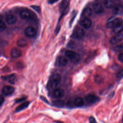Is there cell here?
<instances>
[{
	"mask_svg": "<svg viewBox=\"0 0 123 123\" xmlns=\"http://www.w3.org/2000/svg\"><path fill=\"white\" fill-rule=\"evenodd\" d=\"M61 81V76L58 74H52L49 78L48 82V87L49 89H55L59 85Z\"/></svg>",
	"mask_w": 123,
	"mask_h": 123,
	"instance_id": "obj_1",
	"label": "cell"
},
{
	"mask_svg": "<svg viewBox=\"0 0 123 123\" xmlns=\"http://www.w3.org/2000/svg\"><path fill=\"white\" fill-rule=\"evenodd\" d=\"M65 56L69 59L71 61L74 63H76L80 60V56L72 50H67L65 53Z\"/></svg>",
	"mask_w": 123,
	"mask_h": 123,
	"instance_id": "obj_2",
	"label": "cell"
},
{
	"mask_svg": "<svg viewBox=\"0 0 123 123\" xmlns=\"http://www.w3.org/2000/svg\"><path fill=\"white\" fill-rule=\"evenodd\" d=\"M20 16L24 19H31L36 17V14L30 10L27 9L22 10L20 12Z\"/></svg>",
	"mask_w": 123,
	"mask_h": 123,
	"instance_id": "obj_3",
	"label": "cell"
},
{
	"mask_svg": "<svg viewBox=\"0 0 123 123\" xmlns=\"http://www.w3.org/2000/svg\"><path fill=\"white\" fill-rule=\"evenodd\" d=\"M123 21L121 18H115L114 19L109 20L106 24V26L107 28H113L117 25L123 24Z\"/></svg>",
	"mask_w": 123,
	"mask_h": 123,
	"instance_id": "obj_4",
	"label": "cell"
},
{
	"mask_svg": "<svg viewBox=\"0 0 123 123\" xmlns=\"http://www.w3.org/2000/svg\"><path fill=\"white\" fill-rule=\"evenodd\" d=\"M69 7V1L67 0L62 1L59 6L60 11L62 14V15H64L68 12Z\"/></svg>",
	"mask_w": 123,
	"mask_h": 123,
	"instance_id": "obj_5",
	"label": "cell"
},
{
	"mask_svg": "<svg viewBox=\"0 0 123 123\" xmlns=\"http://www.w3.org/2000/svg\"><path fill=\"white\" fill-rule=\"evenodd\" d=\"M85 35V32L83 29L80 27H76L74 31L72 34V37L77 39L82 38Z\"/></svg>",
	"mask_w": 123,
	"mask_h": 123,
	"instance_id": "obj_6",
	"label": "cell"
},
{
	"mask_svg": "<svg viewBox=\"0 0 123 123\" xmlns=\"http://www.w3.org/2000/svg\"><path fill=\"white\" fill-rule=\"evenodd\" d=\"M37 32L36 29L31 26L27 27L25 30V36L29 37H35L37 34Z\"/></svg>",
	"mask_w": 123,
	"mask_h": 123,
	"instance_id": "obj_7",
	"label": "cell"
},
{
	"mask_svg": "<svg viewBox=\"0 0 123 123\" xmlns=\"http://www.w3.org/2000/svg\"><path fill=\"white\" fill-rule=\"evenodd\" d=\"M68 59L63 56H59L57 58L56 61V64L57 65L60 66H63L68 63Z\"/></svg>",
	"mask_w": 123,
	"mask_h": 123,
	"instance_id": "obj_8",
	"label": "cell"
},
{
	"mask_svg": "<svg viewBox=\"0 0 123 123\" xmlns=\"http://www.w3.org/2000/svg\"><path fill=\"white\" fill-rule=\"evenodd\" d=\"M5 21L9 25H13L17 21V18L13 14H8L5 17Z\"/></svg>",
	"mask_w": 123,
	"mask_h": 123,
	"instance_id": "obj_9",
	"label": "cell"
},
{
	"mask_svg": "<svg viewBox=\"0 0 123 123\" xmlns=\"http://www.w3.org/2000/svg\"><path fill=\"white\" fill-rule=\"evenodd\" d=\"M123 40V34H118L116 35L113 36L110 39V43L111 44H115L117 43L122 40Z\"/></svg>",
	"mask_w": 123,
	"mask_h": 123,
	"instance_id": "obj_10",
	"label": "cell"
},
{
	"mask_svg": "<svg viewBox=\"0 0 123 123\" xmlns=\"http://www.w3.org/2000/svg\"><path fill=\"white\" fill-rule=\"evenodd\" d=\"M80 25L86 29H88L92 25V21L89 18L83 19L80 22Z\"/></svg>",
	"mask_w": 123,
	"mask_h": 123,
	"instance_id": "obj_11",
	"label": "cell"
},
{
	"mask_svg": "<svg viewBox=\"0 0 123 123\" xmlns=\"http://www.w3.org/2000/svg\"><path fill=\"white\" fill-rule=\"evenodd\" d=\"M112 12L115 15L123 14V6L120 4L115 5L112 8Z\"/></svg>",
	"mask_w": 123,
	"mask_h": 123,
	"instance_id": "obj_12",
	"label": "cell"
},
{
	"mask_svg": "<svg viewBox=\"0 0 123 123\" xmlns=\"http://www.w3.org/2000/svg\"><path fill=\"white\" fill-rule=\"evenodd\" d=\"M14 88L11 86H4L2 90V93L5 96L11 95L14 91Z\"/></svg>",
	"mask_w": 123,
	"mask_h": 123,
	"instance_id": "obj_13",
	"label": "cell"
},
{
	"mask_svg": "<svg viewBox=\"0 0 123 123\" xmlns=\"http://www.w3.org/2000/svg\"><path fill=\"white\" fill-rule=\"evenodd\" d=\"M86 100L89 103L93 104L96 102L98 100V98L93 94H89L86 96Z\"/></svg>",
	"mask_w": 123,
	"mask_h": 123,
	"instance_id": "obj_14",
	"label": "cell"
},
{
	"mask_svg": "<svg viewBox=\"0 0 123 123\" xmlns=\"http://www.w3.org/2000/svg\"><path fill=\"white\" fill-rule=\"evenodd\" d=\"M1 78H2L4 80L8 81V82L11 84H14L16 81V75L14 74H12L5 76H2Z\"/></svg>",
	"mask_w": 123,
	"mask_h": 123,
	"instance_id": "obj_15",
	"label": "cell"
},
{
	"mask_svg": "<svg viewBox=\"0 0 123 123\" xmlns=\"http://www.w3.org/2000/svg\"><path fill=\"white\" fill-rule=\"evenodd\" d=\"M21 55L22 51L17 48L12 49L11 51V56L12 58H18L20 57Z\"/></svg>",
	"mask_w": 123,
	"mask_h": 123,
	"instance_id": "obj_16",
	"label": "cell"
},
{
	"mask_svg": "<svg viewBox=\"0 0 123 123\" xmlns=\"http://www.w3.org/2000/svg\"><path fill=\"white\" fill-rule=\"evenodd\" d=\"M64 92L62 89H56L53 92V96L56 98H61L64 96Z\"/></svg>",
	"mask_w": 123,
	"mask_h": 123,
	"instance_id": "obj_17",
	"label": "cell"
},
{
	"mask_svg": "<svg viewBox=\"0 0 123 123\" xmlns=\"http://www.w3.org/2000/svg\"><path fill=\"white\" fill-rule=\"evenodd\" d=\"M93 9L94 12L98 14H99L103 12L104 11L103 6L101 5V4L99 3H95L93 5Z\"/></svg>",
	"mask_w": 123,
	"mask_h": 123,
	"instance_id": "obj_18",
	"label": "cell"
},
{
	"mask_svg": "<svg viewBox=\"0 0 123 123\" xmlns=\"http://www.w3.org/2000/svg\"><path fill=\"white\" fill-rule=\"evenodd\" d=\"M92 14V10L89 7H86L84 9L82 13V16L84 18H88Z\"/></svg>",
	"mask_w": 123,
	"mask_h": 123,
	"instance_id": "obj_19",
	"label": "cell"
},
{
	"mask_svg": "<svg viewBox=\"0 0 123 123\" xmlns=\"http://www.w3.org/2000/svg\"><path fill=\"white\" fill-rule=\"evenodd\" d=\"M74 104L75 106L81 107L84 104V100L81 97L76 98L74 101Z\"/></svg>",
	"mask_w": 123,
	"mask_h": 123,
	"instance_id": "obj_20",
	"label": "cell"
},
{
	"mask_svg": "<svg viewBox=\"0 0 123 123\" xmlns=\"http://www.w3.org/2000/svg\"><path fill=\"white\" fill-rule=\"evenodd\" d=\"M123 30V23L120 24L115 27L112 28V31L114 33L117 34H120V33Z\"/></svg>",
	"mask_w": 123,
	"mask_h": 123,
	"instance_id": "obj_21",
	"label": "cell"
},
{
	"mask_svg": "<svg viewBox=\"0 0 123 123\" xmlns=\"http://www.w3.org/2000/svg\"><path fill=\"white\" fill-rule=\"evenodd\" d=\"M114 1L112 0H107L104 1V5L105 7L107 8H113V7L115 6L114 5Z\"/></svg>",
	"mask_w": 123,
	"mask_h": 123,
	"instance_id": "obj_22",
	"label": "cell"
},
{
	"mask_svg": "<svg viewBox=\"0 0 123 123\" xmlns=\"http://www.w3.org/2000/svg\"><path fill=\"white\" fill-rule=\"evenodd\" d=\"M29 102L28 101H26L24 103H23L22 104H21V105H20L19 106H18L16 109V111H22L25 108H26L29 105Z\"/></svg>",
	"mask_w": 123,
	"mask_h": 123,
	"instance_id": "obj_23",
	"label": "cell"
},
{
	"mask_svg": "<svg viewBox=\"0 0 123 123\" xmlns=\"http://www.w3.org/2000/svg\"><path fill=\"white\" fill-rule=\"evenodd\" d=\"M17 44L19 47L24 48L27 46V41L25 39H20L17 42Z\"/></svg>",
	"mask_w": 123,
	"mask_h": 123,
	"instance_id": "obj_24",
	"label": "cell"
},
{
	"mask_svg": "<svg viewBox=\"0 0 123 123\" xmlns=\"http://www.w3.org/2000/svg\"><path fill=\"white\" fill-rule=\"evenodd\" d=\"M114 50L117 52H120L123 51V43L118 44L115 46L113 48Z\"/></svg>",
	"mask_w": 123,
	"mask_h": 123,
	"instance_id": "obj_25",
	"label": "cell"
},
{
	"mask_svg": "<svg viewBox=\"0 0 123 123\" xmlns=\"http://www.w3.org/2000/svg\"><path fill=\"white\" fill-rule=\"evenodd\" d=\"M95 82L98 84H101L103 81V78L100 75H97L95 77Z\"/></svg>",
	"mask_w": 123,
	"mask_h": 123,
	"instance_id": "obj_26",
	"label": "cell"
},
{
	"mask_svg": "<svg viewBox=\"0 0 123 123\" xmlns=\"http://www.w3.org/2000/svg\"><path fill=\"white\" fill-rule=\"evenodd\" d=\"M6 28V26L5 24L0 19V31H4Z\"/></svg>",
	"mask_w": 123,
	"mask_h": 123,
	"instance_id": "obj_27",
	"label": "cell"
},
{
	"mask_svg": "<svg viewBox=\"0 0 123 123\" xmlns=\"http://www.w3.org/2000/svg\"><path fill=\"white\" fill-rule=\"evenodd\" d=\"M117 78L118 79H121L123 78V69L120 70L117 74Z\"/></svg>",
	"mask_w": 123,
	"mask_h": 123,
	"instance_id": "obj_28",
	"label": "cell"
},
{
	"mask_svg": "<svg viewBox=\"0 0 123 123\" xmlns=\"http://www.w3.org/2000/svg\"><path fill=\"white\" fill-rule=\"evenodd\" d=\"M54 104H55V105L57 106L61 107L63 105V101H62V100H57V101H54Z\"/></svg>",
	"mask_w": 123,
	"mask_h": 123,
	"instance_id": "obj_29",
	"label": "cell"
},
{
	"mask_svg": "<svg viewBox=\"0 0 123 123\" xmlns=\"http://www.w3.org/2000/svg\"><path fill=\"white\" fill-rule=\"evenodd\" d=\"M118 59L121 62H123V53H121L118 55Z\"/></svg>",
	"mask_w": 123,
	"mask_h": 123,
	"instance_id": "obj_30",
	"label": "cell"
},
{
	"mask_svg": "<svg viewBox=\"0 0 123 123\" xmlns=\"http://www.w3.org/2000/svg\"><path fill=\"white\" fill-rule=\"evenodd\" d=\"M31 7H32V8L35 10V11H36L37 12H39L40 11V8L39 7L37 6H36V5H33V6H31Z\"/></svg>",
	"mask_w": 123,
	"mask_h": 123,
	"instance_id": "obj_31",
	"label": "cell"
},
{
	"mask_svg": "<svg viewBox=\"0 0 123 123\" xmlns=\"http://www.w3.org/2000/svg\"><path fill=\"white\" fill-rule=\"evenodd\" d=\"M90 123H97L95 119L93 117H90L89 119Z\"/></svg>",
	"mask_w": 123,
	"mask_h": 123,
	"instance_id": "obj_32",
	"label": "cell"
},
{
	"mask_svg": "<svg viewBox=\"0 0 123 123\" xmlns=\"http://www.w3.org/2000/svg\"><path fill=\"white\" fill-rule=\"evenodd\" d=\"M4 101V98L3 96L0 94V106L1 105Z\"/></svg>",
	"mask_w": 123,
	"mask_h": 123,
	"instance_id": "obj_33",
	"label": "cell"
},
{
	"mask_svg": "<svg viewBox=\"0 0 123 123\" xmlns=\"http://www.w3.org/2000/svg\"><path fill=\"white\" fill-rule=\"evenodd\" d=\"M25 99V98H19V99H17V100H16V102H21V101H22L24 100Z\"/></svg>",
	"mask_w": 123,
	"mask_h": 123,
	"instance_id": "obj_34",
	"label": "cell"
},
{
	"mask_svg": "<svg viewBox=\"0 0 123 123\" xmlns=\"http://www.w3.org/2000/svg\"><path fill=\"white\" fill-rule=\"evenodd\" d=\"M57 1H49V3H50V4H52L53 3H54V2H57Z\"/></svg>",
	"mask_w": 123,
	"mask_h": 123,
	"instance_id": "obj_35",
	"label": "cell"
},
{
	"mask_svg": "<svg viewBox=\"0 0 123 123\" xmlns=\"http://www.w3.org/2000/svg\"></svg>",
	"mask_w": 123,
	"mask_h": 123,
	"instance_id": "obj_36",
	"label": "cell"
}]
</instances>
